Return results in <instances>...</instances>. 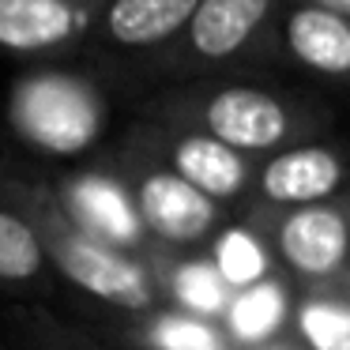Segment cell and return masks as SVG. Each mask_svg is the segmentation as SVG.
I'll list each match as a JSON object with an SVG mask.
<instances>
[{
    "mask_svg": "<svg viewBox=\"0 0 350 350\" xmlns=\"http://www.w3.org/2000/svg\"><path fill=\"white\" fill-rule=\"evenodd\" d=\"M0 200L12 204L27 222L34 226L46 260L72 282L87 290L91 297L121 309H147L151 305V282L147 275L132 264L129 256L113 252L106 241L79 226V219L46 189V185H23V181H4Z\"/></svg>",
    "mask_w": 350,
    "mask_h": 350,
    "instance_id": "cell-1",
    "label": "cell"
},
{
    "mask_svg": "<svg viewBox=\"0 0 350 350\" xmlns=\"http://www.w3.org/2000/svg\"><path fill=\"white\" fill-rule=\"evenodd\" d=\"M87 19V0H0V49L53 53L79 38Z\"/></svg>",
    "mask_w": 350,
    "mask_h": 350,
    "instance_id": "cell-2",
    "label": "cell"
},
{
    "mask_svg": "<svg viewBox=\"0 0 350 350\" xmlns=\"http://www.w3.org/2000/svg\"><path fill=\"white\" fill-rule=\"evenodd\" d=\"M204 121L211 129V139L226 147H245V151H260L271 147L286 136V113L282 106L264 91H249V87H230V91L215 94L204 109Z\"/></svg>",
    "mask_w": 350,
    "mask_h": 350,
    "instance_id": "cell-3",
    "label": "cell"
},
{
    "mask_svg": "<svg viewBox=\"0 0 350 350\" xmlns=\"http://www.w3.org/2000/svg\"><path fill=\"white\" fill-rule=\"evenodd\" d=\"M136 204H139V219L166 241H196L215 222V204L177 174L144 177Z\"/></svg>",
    "mask_w": 350,
    "mask_h": 350,
    "instance_id": "cell-4",
    "label": "cell"
},
{
    "mask_svg": "<svg viewBox=\"0 0 350 350\" xmlns=\"http://www.w3.org/2000/svg\"><path fill=\"white\" fill-rule=\"evenodd\" d=\"M282 252L286 260L297 267V271L309 275H324L332 267H339V260L347 256V222L335 211H324V207H305L294 219H286L279 234Z\"/></svg>",
    "mask_w": 350,
    "mask_h": 350,
    "instance_id": "cell-5",
    "label": "cell"
},
{
    "mask_svg": "<svg viewBox=\"0 0 350 350\" xmlns=\"http://www.w3.org/2000/svg\"><path fill=\"white\" fill-rule=\"evenodd\" d=\"M196 8L200 0H109L106 34L129 49L159 46L185 23H192Z\"/></svg>",
    "mask_w": 350,
    "mask_h": 350,
    "instance_id": "cell-6",
    "label": "cell"
},
{
    "mask_svg": "<svg viewBox=\"0 0 350 350\" xmlns=\"http://www.w3.org/2000/svg\"><path fill=\"white\" fill-rule=\"evenodd\" d=\"M342 170L339 159L324 147H301L286 151L264 170V192L279 204H312L335 192Z\"/></svg>",
    "mask_w": 350,
    "mask_h": 350,
    "instance_id": "cell-7",
    "label": "cell"
},
{
    "mask_svg": "<svg viewBox=\"0 0 350 350\" xmlns=\"http://www.w3.org/2000/svg\"><path fill=\"white\" fill-rule=\"evenodd\" d=\"M267 0H200L189 23V42L200 57H230L245 46L256 23L264 19Z\"/></svg>",
    "mask_w": 350,
    "mask_h": 350,
    "instance_id": "cell-8",
    "label": "cell"
},
{
    "mask_svg": "<svg viewBox=\"0 0 350 350\" xmlns=\"http://www.w3.org/2000/svg\"><path fill=\"white\" fill-rule=\"evenodd\" d=\"M174 166H177V177L189 181L192 189H200L207 200L211 196L226 200L245 185V162L237 159V151L211 136L181 139L174 151Z\"/></svg>",
    "mask_w": 350,
    "mask_h": 350,
    "instance_id": "cell-9",
    "label": "cell"
},
{
    "mask_svg": "<svg viewBox=\"0 0 350 350\" xmlns=\"http://www.w3.org/2000/svg\"><path fill=\"white\" fill-rule=\"evenodd\" d=\"M290 49L320 72H350V27L324 8L294 12L286 27Z\"/></svg>",
    "mask_w": 350,
    "mask_h": 350,
    "instance_id": "cell-10",
    "label": "cell"
},
{
    "mask_svg": "<svg viewBox=\"0 0 350 350\" xmlns=\"http://www.w3.org/2000/svg\"><path fill=\"white\" fill-rule=\"evenodd\" d=\"M46 249H42L34 226L0 200V282L8 286H46Z\"/></svg>",
    "mask_w": 350,
    "mask_h": 350,
    "instance_id": "cell-11",
    "label": "cell"
},
{
    "mask_svg": "<svg viewBox=\"0 0 350 350\" xmlns=\"http://www.w3.org/2000/svg\"><path fill=\"white\" fill-rule=\"evenodd\" d=\"M282 320V290L271 282H260V286L245 290L234 305H230V327H234L237 339H264L279 327Z\"/></svg>",
    "mask_w": 350,
    "mask_h": 350,
    "instance_id": "cell-12",
    "label": "cell"
},
{
    "mask_svg": "<svg viewBox=\"0 0 350 350\" xmlns=\"http://www.w3.org/2000/svg\"><path fill=\"white\" fill-rule=\"evenodd\" d=\"M301 332L312 350H350V309L327 301L305 305Z\"/></svg>",
    "mask_w": 350,
    "mask_h": 350,
    "instance_id": "cell-13",
    "label": "cell"
},
{
    "mask_svg": "<svg viewBox=\"0 0 350 350\" xmlns=\"http://www.w3.org/2000/svg\"><path fill=\"white\" fill-rule=\"evenodd\" d=\"M267 267L260 241H252L245 230H230L219 241V275L226 282H256Z\"/></svg>",
    "mask_w": 350,
    "mask_h": 350,
    "instance_id": "cell-14",
    "label": "cell"
},
{
    "mask_svg": "<svg viewBox=\"0 0 350 350\" xmlns=\"http://www.w3.org/2000/svg\"><path fill=\"white\" fill-rule=\"evenodd\" d=\"M226 286L230 282L219 275V267L192 264L177 275V297L196 312H219L226 305Z\"/></svg>",
    "mask_w": 350,
    "mask_h": 350,
    "instance_id": "cell-15",
    "label": "cell"
},
{
    "mask_svg": "<svg viewBox=\"0 0 350 350\" xmlns=\"http://www.w3.org/2000/svg\"><path fill=\"white\" fill-rule=\"evenodd\" d=\"M162 350H222L219 339L196 320H166L159 324Z\"/></svg>",
    "mask_w": 350,
    "mask_h": 350,
    "instance_id": "cell-16",
    "label": "cell"
},
{
    "mask_svg": "<svg viewBox=\"0 0 350 350\" xmlns=\"http://www.w3.org/2000/svg\"><path fill=\"white\" fill-rule=\"evenodd\" d=\"M335 4H339V8H347V12H350V0H335Z\"/></svg>",
    "mask_w": 350,
    "mask_h": 350,
    "instance_id": "cell-17",
    "label": "cell"
}]
</instances>
